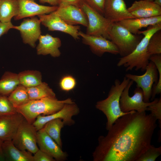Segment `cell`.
I'll use <instances>...</instances> for the list:
<instances>
[{
	"mask_svg": "<svg viewBox=\"0 0 161 161\" xmlns=\"http://www.w3.org/2000/svg\"><path fill=\"white\" fill-rule=\"evenodd\" d=\"M59 4H72L79 7V5L82 0H58Z\"/></svg>",
	"mask_w": 161,
	"mask_h": 161,
	"instance_id": "cell-38",
	"label": "cell"
},
{
	"mask_svg": "<svg viewBox=\"0 0 161 161\" xmlns=\"http://www.w3.org/2000/svg\"><path fill=\"white\" fill-rule=\"evenodd\" d=\"M78 33L83 43L89 46L92 52L96 55L101 57L106 52L119 54L117 48L110 40L101 36L89 35L80 30Z\"/></svg>",
	"mask_w": 161,
	"mask_h": 161,
	"instance_id": "cell-11",
	"label": "cell"
},
{
	"mask_svg": "<svg viewBox=\"0 0 161 161\" xmlns=\"http://www.w3.org/2000/svg\"><path fill=\"white\" fill-rule=\"evenodd\" d=\"M132 34H137L142 28L161 24V15L147 18H132L118 22Z\"/></svg>",
	"mask_w": 161,
	"mask_h": 161,
	"instance_id": "cell-21",
	"label": "cell"
},
{
	"mask_svg": "<svg viewBox=\"0 0 161 161\" xmlns=\"http://www.w3.org/2000/svg\"><path fill=\"white\" fill-rule=\"evenodd\" d=\"M153 1L155 4L161 6V0H154Z\"/></svg>",
	"mask_w": 161,
	"mask_h": 161,
	"instance_id": "cell-41",
	"label": "cell"
},
{
	"mask_svg": "<svg viewBox=\"0 0 161 161\" xmlns=\"http://www.w3.org/2000/svg\"><path fill=\"white\" fill-rule=\"evenodd\" d=\"M76 85L75 79L71 76L67 75L64 77L61 80L59 85L61 89L64 91H69L73 89Z\"/></svg>",
	"mask_w": 161,
	"mask_h": 161,
	"instance_id": "cell-33",
	"label": "cell"
},
{
	"mask_svg": "<svg viewBox=\"0 0 161 161\" xmlns=\"http://www.w3.org/2000/svg\"><path fill=\"white\" fill-rule=\"evenodd\" d=\"M41 24L39 18L33 16L24 19L19 25L14 26L13 29L20 31L24 43L35 48L36 42L41 35Z\"/></svg>",
	"mask_w": 161,
	"mask_h": 161,
	"instance_id": "cell-14",
	"label": "cell"
},
{
	"mask_svg": "<svg viewBox=\"0 0 161 161\" xmlns=\"http://www.w3.org/2000/svg\"><path fill=\"white\" fill-rule=\"evenodd\" d=\"M143 38L141 34H134L118 22L113 23L109 33V40L117 48L123 57L130 54Z\"/></svg>",
	"mask_w": 161,
	"mask_h": 161,
	"instance_id": "cell-5",
	"label": "cell"
},
{
	"mask_svg": "<svg viewBox=\"0 0 161 161\" xmlns=\"http://www.w3.org/2000/svg\"><path fill=\"white\" fill-rule=\"evenodd\" d=\"M38 40L39 43L36 47L38 55H45L50 54L54 57L60 55L61 53L59 48L61 45V42L60 38L47 34L41 35Z\"/></svg>",
	"mask_w": 161,
	"mask_h": 161,
	"instance_id": "cell-20",
	"label": "cell"
},
{
	"mask_svg": "<svg viewBox=\"0 0 161 161\" xmlns=\"http://www.w3.org/2000/svg\"><path fill=\"white\" fill-rule=\"evenodd\" d=\"M147 110L149 111L151 114L158 120L160 124H161V97L148 106Z\"/></svg>",
	"mask_w": 161,
	"mask_h": 161,
	"instance_id": "cell-34",
	"label": "cell"
},
{
	"mask_svg": "<svg viewBox=\"0 0 161 161\" xmlns=\"http://www.w3.org/2000/svg\"><path fill=\"white\" fill-rule=\"evenodd\" d=\"M3 142L0 139V161H5L3 151L2 145Z\"/></svg>",
	"mask_w": 161,
	"mask_h": 161,
	"instance_id": "cell-40",
	"label": "cell"
},
{
	"mask_svg": "<svg viewBox=\"0 0 161 161\" xmlns=\"http://www.w3.org/2000/svg\"><path fill=\"white\" fill-rule=\"evenodd\" d=\"M37 131L35 126L25 119L20 125L12 142L19 149L34 154L39 149L37 142Z\"/></svg>",
	"mask_w": 161,
	"mask_h": 161,
	"instance_id": "cell-8",
	"label": "cell"
},
{
	"mask_svg": "<svg viewBox=\"0 0 161 161\" xmlns=\"http://www.w3.org/2000/svg\"><path fill=\"white\" fill-rule=\"evenodd\" d=\"M103 16L112 23L134 18L123 0H105Z\"/></svg>",
	"mask_w": 161,
	"mask_h": 161,
	"instance_id": "cell-17",
	"label": "cell"
},
{
	"mask_svg": "<svg viewBox=\"0 0 161 161\" xmlns=\"http://www.w3.org/2000/svg\"><path fill=\"white\" fill-rule=\"evenodd\" d=\"M18 112L7 96L0 95V117Z\"/></svg>",
	"mask_w": 161,
	"mask_h": 161,
	"instance_id": "cell-31",
	"label": "cell"
},
{
	"mask_svg": "<svg viewBox=\"0 0 161 161\" xmlns=\"http://www.w3.org/2000/svg\"><path fill=\"white\" fill-rule=\"evenodd\" d=\"M73 103L70 98L59 100L55 97H46L30 100L16 108L17 112L22 114L28 123L32 124L38 116L52 114L60 110L66 104Z\"/></svg>",
	"mask_w": 161,
	"mask_h": 161,
	"instance_id": "cell-4",
	"label": "cell"
},
{
	"mask_svg": "<svg viewBox=\"0 0 161 161\" xmlns=\"http://www.w3.org/2000/svg\"><path fill=\"white\" fill-rule=\"evenodd\" d=\"M161 154V146L156 147L151 145L139 158L137 161H155Z\"/></svg>",
	"mask_w": 161,
	"mask_h": 161,
	"instance_id": "cell-32",
	"label": "cell"
},
{
	"mask_svg": "<svg viewBox=\"0 0 161 161\" xmlns=\"http://www.w3.org/2000/svg\"><path fill=\"white\" fill-rule=\"evenodd\" d=\"M37 142L39 149L48 154L55 160L59 161L66 160L67 154L45 131L42 128L37 131Z\"/></svg>",
	"mask_w": 161,
	"mask_h": 161,
	"instance_id": "cell-16",
	"label": "cell"
},
{
	"mask_svg": "<svg viewBox=\"0 0 161 161\" xmlns=\"http://www.w3.org/2000/svg\"><path fill=\"white\" fill-rule=\"evenodd\" d=\"M149 60L153 62L155 65L158 72L159 78L157 83L153 85L151 97V99L153 100L156 95L161 93V54L151 55Z\"/></svg>",
	"mask_w": 161,
	"mask_h": 161,
	"instance_id": "cell-29",
	"label": "cell"
},
{
	"mask_svg": "<svg viewBox=\"0 0 161 161\" xmlns=\"http://www.w3.org/2000/svg\"><path fill=\"white\" fill-rule=\"evenodd\" d=\"M19 5L17 0H0V21L11 22L17 14Z\"/></svg>",
	"mask_w": 161,
	"mask_h": 161,
	"instance_id": "cell-23",
	"label": "cell"
},
{
	"mask_svg": "<svg viewBox=\"0 0 161 161\" xmlns=\"http://www.w3.org/2000/svg\"><path fill=\"white\" fill-rule=\"evenodd\" d=\"M148 1H153L154 0H146Z\"/></svg>",
	"mask_w": 161,
	"mask_h": 161,
	"instance_id": "cell-42",
	"label": "cell"
},
{
	"mask_svg": "<svg viewBox=\"0 0 161 161\" xmlns=\"http://www.w3.org/2000/svg\"><path fill=\"white\" fill-rule=\"evenodd\" d=\"M147 50L150 56L161 54V30L157 31L151 36L148 42Z\"/></svg>",
	"mask_w": 161,
	"mask_h": 161,
	"instance_id": "cell-30",
	"label": "cell"
},
{
	"mask_svg": "<svg viewBox=\"0 0 161 161\" xmlns=\"http://www.w3.org/2000/svg\"><path fill=\"white\" fill-rule=\"evenodd\" d=\"M130 80L125 77L121 82L118 79H116L110 88L107 97L96 103V109L101 111L106 117L107 121L106 129L107 130L117 119L130 112L125 113L122 111L120 107V99L122 92Z\"/></svg>",
	"mask_w": 161,
	"mask_h": 161,
	"instance_id": "cell-3",
	"label": "cell"
},
{
	"mask_svg": "<svg viewBox=\"0 0 161 161\" xmlns=\"http://www.w3.org/2000/svg\"><path fill=\"white\" fill-rule=\"evenodd\" d=\"M79 112V108L75 103H66L60 110L53 114L46 116H38L32 124L38 131L42 129L49 121L60 118L63 120L65 126H70L75 123L72 117L78 114Z\"/></svg>",
	"mask_w": 161,
	"mask_h": 161,
	"instance_id": "cell-10",
	"label": "cell"
},
{
	"mask_svg": "<svg viewBox=\"0 0 161 161\" xmlns=\"http://www.w3.org/2000/svg\"><path fill=\"white\" fill-rule=\"evenodd\" d=\"M53 12L68 24L87 26V16L79 7L72 4H60Z\"/></svg>",
	"mask_w": 161,
	"mask_h": 161,
	"instance_id": "cell-13",
	"label": "cell"
},
{
	"mask_svg": "<svg viewBox=\"0 0 161 161\" xmlns=\"http://www.w3.org/2000/svg\"><path fill=\"white\" fill-rule=\"evenodd\" d=\"M41 23L49 31H58L67 34L75 40H79V25H72L67 24L53 12L49 14L38 16Z\"/></svg>",
	"mask_w": 161,
	"mask_h": 161,
	"instance_id": "cell-12",
	"label": "cell"
},
{
	"mask_svg": "<svg viewBox=\"0 0 161 161\" xmlns=\"http://www.w3.org/2000/svg\"><path fill=\"white\" fill-rule=\"evenodd\" d=\"M26 88L30 100L55 97V93L45 82H42L36 86Z\"/></svg>",
	"mask_w": 161,
	"mask_h": 161,
	"instance_id": "cell-27",
	"label": "cell"
},
{
	"mask_svg": "<svg viewBox=\"0 0 161 161\" xmlns=\"http://www.w3.org/2000/svg\"><path fill=\"white\" fill-rule=\"evenodd\" d=\"M39 2L43 4L47 3L52 6H58V0H39Z\"/></svg>",
	"mask_w": 161,
	"mask_h": 161,
	"instance_id": "cell-39",
	"label": "cell"
},
{
	"mask_svg": "<svg viewBox=\"0 0 161 161\" xmlns=\"http://www.w3.org/2000/svg\"><path fill=\"white\" fill-rule=\"evenodd\" d=\"M79 7L86 14L88 20L86 33L101 36L109 40V33L113 23L90 7L83 0Z\"/></svg>",
	"mask_w": 161,
	"mask_h": 161,
	"instance_id": "cell-6",
	"label": "cell"
},
{
	"mask_svg": "<svg viewBox=\"0 0 161 161\" xmlns=\"http://www.w3.org/2000/svg\"><path fill=\"white\" fill-rule=\"evenodd\" d=\"M33 155V161H54L52 157L39 149Z\"/></svg>",
	"mask_w": 161,
	"mask_h": 161,
	"instance_id": "cell-36",
	"label": "cell"
},
{
	"mask_svg": "<svg viewBox=\"0 0 161 161\" xmlns=\"http://www.w3.org/2000/svg\"><path fill=\"white\" fill-rule=\"evenodd\" d=\"M3 151L5 161H33L32 153L17 148L12 140L3 142Z\"/></svg>",
	"mask_w": 161,
	"mask_h": 161,
	"instance_id": "cell-22",
	"label": "cell"
},
{
	"mask_svg": "<svg viewBox=\"0 0 161 161\" xmlns=\"http://www.w3.org/2000/svg\"><path fill=\"white\" fill-rule=\"evenodd\" d=\"M19 84L18 74L6 71L0 79V95L9 96Z\"/></svg>",
	"mask_w": 161,
	"mask_h": 161,
	"instance_id": "cell-24",
	"label": "cell"
},
{
	"mask_svg": "<svg viewBox=\"0 0 161 161\" xmlns=\"http://www.w3.org/2000/svg\"><path fill=\"white\" fill-rule=\"evenodd\" d=\"M24 119L18 112L0 117V139L3 141L12 140Z\"/></svg>",
	"mask_w": 161,
	"mask_h": 161,
	"instance_id": "cell-18",
	"label": "cell"
},
{
	"mask_svg": "<svg viewBox=\"0 0 161 161\" xmlns=\"http://www.w3.org/2000/svg\"><path fill=\"white\" fill-rule=\"evenodd\" d=\"M145 71L142 75L128 73L126 74L125 77L136 83V87L140 88L143 91L144 101L148 102L154 84H156L158 81L159 73L155 65L151 61H149Z\"/></svg>",
	"mask_w": 161,
	"mask_h": 161,
	"instance_id": "cell-9",
	"label": "cell"
},
{
	"mask_svg": "<svg viewBox=\"0 0 161 161\" xmlns=\"http://www.w3.org/2000/svg\"><path fill=\"white\" fill-rule=\"evenodd\" d=\"M157 120L145 112L132 111L117 119L98 138L94 161H137L151 145Z\"/></svg>",
	"mask_w": 161,
	"mask_h": 161,
	"instance_id": "cell-1",
	"label": "cell"
},
{
	"mask_svg": "<svg viewBox=\"0 0 161 161\" xmlns=\"http://www.w3.org/2000/svg\"><path fill=\"white\" fill-rule=\"evenodd\" d=\"M134 82L130 80L129 83L122 92L120 99V107L121 110L126 113L132 111L141 112L147 111L148 106L153 104L159 99L154 98L152 102H145L143 100V91L140 88L136 87L132 96L129 95V89Z\"/></svg>",
	"mask_w": 161,
	"mask_h": 161,
	"instance_id": "cell-7",
	"label": "cell"
},
{
	"mask_svg": "<svg viewBox=\"0 0 161 161\" xmlns=\"http://www.w3.org/2000/svg\"><path fill=\"white\" fill-rule=\"evenodd\" d=\"M35 0H17L19 10L14 17L15 20L41 15L50 13L55 11L58 6H47L37 3Z\"/></svg>",
	"mask_w": 161,
	"mask_h": 161,
	"instance_id": "cell-15",
	"label": "cell"
},
{
	"mask_svg": "<svg viewBox=\"0 0 161 161\" xmlns=\"http://www.w3.org/2000/svg\"><path fill=\"white\" fill-rule=\"evenodd\" d=\"M64 126V123L62 120L57 118L48 122L42 128L47 134L61 148L62 143L61 137V131Z\"/></svg>",
	"mask_w": 161,
	"mask_h": 161,
	"instance_id": "cell-25",
	"label": "cell"
},
{
	"mask_svg": "<svg viewBox=\"0 0 161 161\" xmlns=\"http://www.w3.org/2000/svg\"><path fill=\"white\" fill-rule=\"evenodd\" d=\"M8 97L10 102L15 108L25 104L30 100L26 88L20 84Z\"/></svg>",
	"mask_w": 161,
	"mask_h": 161,
	"instance_id": "cell-28",
	"label": "cell"
},
{
	"mask_svg": "<svg viewBox=\"0 0 161 161\" xmlns=\"http://www.w3.org/2000/svg\"><path fill=\"white\" fill-rule=\"evenodd\" d=\"M160 30H161V24L150 26L146 30H139L137 34H142L144 37L130 54L120 58L117 66H124L126 68V71L132 70L134 68L137 71H145L151 56L147 50L149 41L154 33Z\"/></svg>",
	"mask_w": 161,
	"mask_h": 161,
	"instance_id": "cell-2",
	"label": "cell"
},
{
	"mask_svg": "<svg viewBox=\"0 0 161 161\" xmlns=\"http://www.w3.org/2000/svg\"><path fill=\"white\" fill-rule=\"evenodd\" d=\"M14 26L11 21L7 23L0 21V37L6 34L10 29H13Z\"/></svg>",
	"mask_w": 161,
	"mask_h": 161,
	"instance_id": "cell-37",
	"label": "cell"
},
{
	"mask_svg": "<svg viewBox=\"0 0 161 161\" xmlns=\"http://www.w3.org/2000/svg\"><path fill=\"white\" fill-rule=\"evenodd\" d=\"M87 4L103 16L105 0H83Z\"/></svg>",
	"mask_w": 161,
	"mask_h": 161,
	"instance_id": "cell-35",
	"label": "cell"
},
{
	"mask_svg": "<svg viewBox=\"0 0 161 161\" xmlns=\"http://www.w3.org/2000/svg\"><path fill=\"white\" fill-rule=\"evenodd\" d=\"M18 74L20 84L26 88L36 86L42 83V75L39 71L26 70Z\"/></svg>",
	"mask_w": 161,
	"mask_h": 161,
	"instance_id": "cell-26",
	"label": "cell"
},
{
	"mask_svg": "<svg viewBox=\"0 0 161 161\" xmlns=\"http://www.w3.org/2000/svg\"><path fill=\"white\" fill-rule=\"evenodd\" d=\"M134 18H147L161 15V6L153 1H136L128 8Z\"/></svg>",
	"mask_w": 161,
	"mask_h": 161,
	"instance_id": "cell-19",
	"label": "cell"
}]
</instances>
